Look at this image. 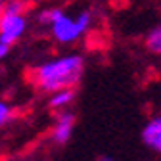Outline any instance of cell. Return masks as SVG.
Wrapping results in <instances>:
<instances>
[{
  "mask_svg": "<svg viewBox=\"0 0 161 161\" xmlns=\"http://www.w3.org/2000/svg\"><path fill=\"white\" fill-rule=\"evenodd\" d=\"M8 48H10V44L0 42V58H6V56H8Z\"/></svg>",
  "mask_w": 161,
  "mask_h": 161,
  "instance_id": "8fae6325",
  "label": "cell"
},
{
  "mask_svg": "<svg viewBox=\"0 0 161 161\" xmlns=\"http://www.w3.org/2000/svg\"><path fill=\"white\" fill-rule=\"evenodd\" d=\"M90 19H92L90 12H80L75 19L69 17V15H62L54 25H50L52 27V36L62 44L75 42V40L88 29Z\"/></svg>",
  "mask_w": 161,
  "mask_h": 161,
  "instance_id": "7a4b0ae2",
  "label": "cell"
},
{
  "mask_svg": "<svg viewBox=\"0 0 161 161\" xmlns=\"http://www.w3.org/2000/svg\"><path fill=\"white\" fill-rule=\"evenodd\" d=\"M29 8H31V2H29V0H8V2L2 4V14L23 15Z\"/></svg>",
  "mask_w": 161,
  "mask_h": 161,
  "instance_id": "52a82bcc",
  "label": "cell"
},
{
  "mask_svg": "<svg viewBox=\"0 0 161 161\" xmlns=\"http://www.w3.org/2000/svg\"><path fill=\"white\" fill-rule=\"evenodd\" d=\"M62 15H65V12H64L62 8H48V10H42V12H40L38 21L44 23V25H54Z\"/></svg>",
  "mask_w": 161,
  "mask_h": 161,
  "instance_id": "9c48e42d",
  "label": "cell"
},
{
  "mask_svg": "<svg viewBox=\"0 0 161 161\" xmlns=\"http://www.w3.org/2000/svg\"><path fill=\"white\" fill-rule=\"evenodd\" d=\"M146 48L152 54L161 56V25L155 27L153 31H150V35L146 36Z\"/></svg>",
  "mask_w": 161,
  "mask_h": 161,
  "instance_id": "ba28073f",
  "label": "cell"
},
{
  "mask_svg": "<svg viewBox=\"0 0 161 161\" xmlns=\"http://www.w3.org/2000/svg\"><path fill=\"white\" fill-rule=\"evenodd\" d=\"M10 119H12V109L6 102H2L0 104V125H6Z\"/></svg>",
  "mask_w": 161,
  "mask_h": 161,
  "instance_id": "30bf717a",
  "label": "cell"
},
{
  "mask_svg": "<svg viewBox=\"0 0 161 161\" xmlns=\"http://www.w3.org/2000/svg\"><path fill=\"white\" fill-rule=\"evenodd\" d=\"M98 161H115V159H113V157H109V155H104V157H100Z\"/></svg>",
  "mask_w": 161,
  "mask_h": 161,
  "instance_id": "7c38bea8",
  "label": "cell"
},
{
  "mask_svg": "<svg viewBox=\"0 0 161 161\" xmlns=\"http://www.w3.org/2000/svg\"><path fill=\"white\" fill-rule=\"evenodd\" d=\"M25 25H27V21L23 15L2 14V17H0V42L14 44L25 33Z\"/></svg>",
  "mask_w": 161,
  "mask_h": 161,
  "instance_id": "3957f363",
  "label": "cell"
},
{
  "mask_svg": "<svg viewBox=\"0 0 161 161\" xmlns=\"http://www.w3.org/2000/svg\"><path fill=\"white\" fill-rule=\"evenodd\" d=\"M73 98H75V90L73 88H62L58 92H52V98H50L48 106L52 109H62V108H65L67 104L73 102Z\"/></svg>",
  "mask_w": 161,
  "mask_h": 161,
  "instance_id": "8992f818",
  "label": "cell"
},
{
  "mask_svg": "<svg viewBox=\"0 0 161 161\" xmlns=\"http://www.w3.org/2000/svg\"><path fill=\"white\" fill-rule=\"evenodd\" d=\"M73 125H75V115L71 111H64L58 115V121L52 129V140L56 144H65L71 138L73 132Z\"/></svg>",
  "mask_w": 161,
  "mask_h": 161,
  "instance_id": "277c9868",
  "label": "cell"
},
{
  "mask_svg": "<svg viewBox=\"0 0 161 161\" xmlns=\"http://www.w3.org/2000/svg\"><path fill=\"white\" fill-rule=\"evenodd\" d=\"M142 140L148 148L161 153V117H153L146 123L142 130Z\"/></svg>",
  "mask_w": 161,
  "mask_h": 161,
  "instance_id": "5b68a950",
  "label": "cell"
},
{
  "mask_svg": "<svg viewBox=\"0 0 161 161\" xmlns=\"http://www.w3.org/2000/svg\"><path fill=\"white\" fill-rule=\"evenodd\" d=\"M83 71H85V59L73 54L40 64L29 73V79L36 86V90L58 92L62 88L75 86L83 77Z\"/></svg>",
  "mask_w": 161,
  "mask_h": 161,
  "instance_id": "6da1fadb",
  "label": "cell"
}]
</instances>
